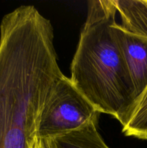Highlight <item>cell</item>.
Instances as JSON below:
<instances>
[{
    "label": "cell",
    "instance_id": "1",
    "mask_svg": "<svg viewBox=\"0 0 147 148\" xmlns=\"http://www.w3.org/2000/svg\"><path fill=\"white\" fill-rule=\"evenodd\" d=\"M48 19L22 5L0 24V148H33L59 68Z\"/></svg>",
    "mask_w": 147,
    "mask_h": 148
},
{
    "label": "cell",
    "instance_id": "2",
    "mask_svg": "<svg viewBox=\"0 0 147 148\" xmlns=\"http://www.w3.org/2000/svg\"><path fill=\"white\" fill-rule=\"evenodd\" d=\"M117 12L112 0L88 1L86 21L71 64L70 79L99 112L113 116L123 127L137 101L111 28Z\"/></svg>",
    "mask_w": 147,
    "mask_h": 148
},
{
    "label": "cell",
    "instance_id": "3",
    "mask_svg": "<svg viewBox=\"0 0 147 148\" xmlns=\"http://www.w3.org/2000/svg\"><path fill=\"white\" fill-rule=\"evenodd\" d=\"M101 113L64 75L53 87L39 116L36 137L51 140L99 121Z\"/></svg>",
    "mask_w": 147,
    "mask_h": 148
},
{
    "label": "cell",
    "instance_id": "4",
    "mask_svg": "<svg viewBox=\"0 0 147 148\" xmlns=\"http://www.w3.org/2000/svg\"><path fill=\"white\" fill-rule=\"evenodd\" d=\"M111 28L123 56L138 103L147 88V38L127 31L116 22Z\"/></svg>",
    "mask_w": 147,
    "mask_h": 148
},
{
    "label": "cell",
    "instance_id": "5",
    "mask_svg": "<svg viewBox=\"0 0 147 148\" xmlns=\"http://www.w3.org/2000/svg\"><path fill=\"white\" fill-rule=\"evenodd\" d=\"M120 15L121 27L147 38V0H112Z\"/></svg>",
    "mask_w": 147,
    "mask_h": 148
},
{
    "label": "cell",
    "instance_id": "6",
    "mask_svg": "<svg viewBox=\"0 0 147 148\" xmlns=\"http://www.w3.org/2000/svg\"><path fill=\"white\" fill-rule=\"evenodd\" d=\"M92 122L63 136L51 139L56 148H110Z\"/></svg>",
    "mask_w": 147,
    "mask_h": 148
},
{
    "label": "cell",
    "instance_id": "7",
    "mask_svg": "<svg viewBox=\"0 0 147 148\" xmlns=\"http://www.w3.org/2000/svg\"><path fill=\"white\" fill-rule=\"evenodd\" d=\"M127 137L147 140V88L137 103L129 121L122 127Z\"/></svg>",
    "mask_w": 147,
    "mask_h": 148
},
{
    "label": "cell",
    "instance_id": "8",
    "mask_svg": "<svg viewBox=\"0 0 147 148\" xmlns=\"http://www.w3.org/2000/svg\"><path fill=\"white\" fill-rule=\"evenodd\" d=\"M33 148H56L52 140L39 139L36 137Z\"/></svg>",
    "mask_w": 147,
    "mask_h": 148
}]
</instances>
